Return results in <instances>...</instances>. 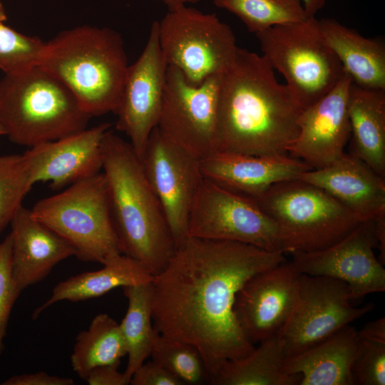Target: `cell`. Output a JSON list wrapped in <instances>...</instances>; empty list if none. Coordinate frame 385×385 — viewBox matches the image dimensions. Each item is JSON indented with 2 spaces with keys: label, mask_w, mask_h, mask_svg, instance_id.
<instances>
[{
  "label": "cell",
  "mask_w": 385,
  "mask_h": 385,
  "mask_svg": "<svg viewBox=\"0 0 385 385\" xmlns=\"http://www.w3.org/2000/svg\"><path fill=\"white\" fill-rule=\"evenodd\" d=\"M11 272L22 292L43 280L60 262L75 256L73 247L37 220L23 205L12 218Z\"/></svg>",
  "instance_id": "cell-21"
},
{
  "label": "cell",
  "mask_w": 385,
  "mask_h": 385,
  "mask_svg": "<svg viewBox=\"0 0 385 385\" xmlns=\"http://www.w3.org/2000/svg\"><path fill=\"white\" fill-rule=\"evenodd\" d=\"M7 19L4 7L0 1V21H5Z\"/></svg>",
  "instance_id": "cell-42"
},
{
  "label": "cell",
  "mask_w": 385,
  "mask_h": 385,
  "mask_svg": "<svg viewBox=\"0 0 385 385\" xmlns=\"http://www.w3.org/2000/svg\"><path fill=\"white\" fill-rule=\"evenodd\" d=\"M120 364H106L92 369L85 380L90 385H128L130 379L118 371Z\"/></svg>",
  "instance_id": "cell-36"
},
{
  "label": "cell",
  "mask_w": 385,
  "mask_h": 385,
  "mask_svg": "<svg viewBox=\"0 0 385 385\" xmlns=\"http://www.w3.org/2000/svg\"><path fill=\"white\" fill-rule=\"evenodd\" d=\"M92 116L60 80L38 64L0 80V125L11 142L29 148L87 128Z\"/></svg>",
  "instance_id": "cell-5"
},
{
  "label": "cell",
  "mask_w": 385,
  "mask_h": 385,
  "mask_svg": "<svg viewBox=\"0 0 385 385\" xmlns=\"http://www.w3.org/2000/svg\"><path fill=\"white\" fill-rule=\"evenodd\" d=\"M164 3L169 9H172L181 5H186L187 4H195L199 2L201 0H160Z\"/></svg>",
  "instance_id": "cell-41"
},
{
  "label": "cell",
  "mask_w": 385,
  "mask_h": 385,
  "mask_svg": "<svg viewBox=\"0 0 385 385\" xmlns=\"http://www.w3.org/2000/svg\"><path fill=\"white\" fill-rule=\"evenodd\" d=\"M253 199L277 225L285 254L326 248L361 222L327 192L299 179L277 183Z\"/></svg>",
  "instance_id": "cell-6"
},
{
  "label": "cell",
  "mask_w": 385,
  "mask_h": 385,
  "mask_svg": "<svg viewBox=\"0 0 385 385\" xmlns=\"http://www.w3.org/2000/svg\"><path fill=\"white\" fill-rule=\"evenodd\" d=\"M108 122L28 148L24 154L33 184L49 182L58 190L102 170V142L111 129Z\"/></svg>",
  "instance_id": "cell-18"
},
{
  "label": "cell",
  "mask_w": 385,
  "mask_h": 385,
  "mask_svg": "<svg viewBox=\"0 0 385 385\" xmlns=\"http://www.w3.org/2000/svg\"><path fill=\"white\" fill-rule=\"evenodd\" d=\"M188 237L238 242L284 252L277 225L255 199L205 178L191 208Z\"/></svg>",
  "instance_id": "cell-10"
},
{
  "label": "cell",
  "mask_w": 385,
  "mask_h": 385,
  "mask_svg": "<svg viewBox=\"0 0 385 385\" xmlns=\"http://www.w3.org/2000/svg\"><path fill=\"white\" fill-rule=\"evenodd\" d=\"M237 16L255 34L276 25L309 18L300 0H212Z\"/></svg>",
  "instance_id": "cell-29"
},
{
  "label": "cell",
  "mask_w": 385,
  "mask_h": 385,
  "mask_svg": "<svg viewBox=\"0 0 385 385\" xmlns=\"http://www.w3.org/2000/svg\"><path fill=\"white\" fill-rule=\"evenodd\" d=\"M299 274L286 260L253 275L238 292L235 316L253 345L277 335L287 323L296 303Z\"/></svg>",
  "instance_id": "cell-16"
},
{
  "label": "cell",
  "mask_w": 385,
  "mask_h": 385,
  "mask_svg": "<svg viewBox=\"0 0 385 385\" xmlns=\"http://www.w3.org/2000/svg\"><path fill=\"white\" fill-rule=\"evenodd\" d=\"M384 178L356 155L344 153L332 164L307 170L298 179L323 189L364 222L385 212Z\"/></svg>",
  "instance_id": "cell-20"
},
{
  "label": "cell",
  "mask_w": 385,
  "mask_h": 385,
  "mask_svg": "<svg viewBox=\"0 0 385 385\" xmlns=\"http://www.w3.org/2000/svg\"><path fill=\"white\" fill-rule=\"evenodd\" d=\"M128 299L126 313L120 323L126 348L128 363L124 371L130 379L150 356L154 337L151 310V282L123 287Z\"/></svg>",
  "instance_id": "cell-28"
},
{
  "label": "cell",
  "mask_w": 385,
  "mask_h": 385,
  "mask_svg": "<svg viewBox=\"0 0 385 385\" xmlns=\"http://www.w3.org/2000/svg\"><path fill=\"white\" fill-rule=\"evenodd\" d=\"M302 110L262 56L238 47L220 77L215 151L287 155Z\"/></svg>",
  "instance_id": "cell-2"
},
{
  "label": "cell",
  "mask_w": 385,
  "mask_h": 385,
  "mask_svg": "<svg viewBox=\"0 0 385 385\" xmlns=\"http://www.w3.org/2000/svg\"><path fill=\"white\" fill-rule=\"evenodd\" d=\"M374 232L379 252V260L385 263V212L380 214L374 220Z\"/></svg>",
  "instance_id": "cell-39"
},
{
  "label": "cell",
  "mask_w": 385,
  "mask_h": 385,
  "mask_svg": "<svg viewBox=\"0 0 385 385\" xmlns=\"http://www.w3.org/2000/svg\"><path fill=\"white\" fill-rule=\"evenodd\" d=\"M359 337L385 340V318L381 317L368 322L358 331Z\"/></svg>",
  "instance_id": "cell-38"
},
{
  "label": "cell",
  "mask_w": 385,
  "mask_h": 385,
  "mask_svg": "<svg viewBox=\"0 0 385 385\" xmlns=\"http://www.w3.org/2000/svg\"><path fill=\"white\" fill-rule=\"evenodd\" d=\"M132 385H183L178 378L158 363L144 362L132 375Z\"/></svg>",
  "instance_id": "cell-35"
},
{
  "label": "cell",
  "mask_w": 385,
  "mask_h": 385,
  "mask_svg": "<svg viewBox=\"0 0 385 385\" xmlns=\"http://www.w3.org/2000/svg\"><path fill=\"white\" fill-rule=\"evenodd\" d=\"M262 56L282 74L304 109L330 91L345 72L314 17L255 34Z\"/></svg>",
  "instance_id": "cell-8"
},
{
  "label": "cell",
  "mask_w": 385,
  "mask_h": 385,
  "mask_svg": "<svg viewBox=\"0 0 385 385\" xmlns=\"http://www.w3.org/2000/svg\"><path fill=\"white\" fill-rule=\"evenodd\" d=\"M351 372L354 385H384L385 340L359 336Z\"/></svg>",
  "instance_id": "cell-33"
},
{
  "label": "cell",
  "mask_w": 385,
  "mask_h": 385,
  "mask_svg": "<svg viewBox=\"0 0 385 385\" xmlns=\"http://www.w3.org/2000/svg\"><path fill=\"white\" fill-rule=\"evenodd\" d=\"M220 77L195 86L176 68H167L158 127L199 160L215 152Z\"/></svg>",
  "instance_id": "cell-13"
},
{
  "label": "cell",
  "mask_w": 385,
  "mask_h": 385,
  "mask_svg": "<svg viewBox=\"0 0 385 385\" xmlns=\"http://www.w3.org/2000/svg\"><path fill=\"white\" fill-rule=\"evenodd\" d=\"M322 34L351 83L366 89L385 90V43L366 38L332 19H319Z\"/></svg>",
  "instance_id": "cell-23"
},
{
  "label": "cell",
  "mask_w": 385,
  "mask_h": 385,
  "mask_svg": "<svg viewBox=\"0 0 385 385\" xmlns=\"http://www.w3.org/2000/svg\"><path fill=\"white\" fill-rule=\"evenodd\" d=\"M347 111L351 153L385 177V90L363 88L351 83Z\"/></svg>",
  "instance_id": "cell-24"
},
{
  "label": "cell",
  "mask_w": 385,
  "mask_h": 385,
  "mask_svg": "<svg viewBox=\"0 0 385 385\" xmlns=\"http://www.w3.org/2000/svg\"><path fill=\"white\" fill-rule=\"evenodd\" d=\"M284 255L246 243L188 237L151 281L154 329L194 346L210 382L226 361L255 347L235 316L238 292L253 275L286 261Z\"/></svg>",
  "instance_id": "cell-1"
},
{
  "label": "cell",
  "mask_w": 385,
  "mask_h": 385,
  "mask_svg": "<svg viewBox=\"0 0 385 385\" xmlns=\"http://www.w3.org/2000/svg\"><path fill=\"white\" fill-rule=\"evenodd\" d=\"M184 384H199L208 378L202 356L192 345L155 334L150 356Z\"/></svg>",
  "instance_id": "cell-30"
},
{
  "label": "cell",
  "mask_w": 385,
  "mask_h": 385,
  "mask_svg": "<svg viewBox=\"0 0 385 385\" xmlns=\"http://www.w3.org/2000/svg\"><path fill=\"white\" fill-rule=\"evenodd\" d=\"M200 165L205 179L252 198L277 183L298 179L312 169L287 154L253 155L220 151L201 159Z\"/></svg>",
  "instance_id": "cell-19"
},
{
  "label": "cell",
  "mask_w": 385,
  "mask_h": 385,
  "mask_svg": "<svg viewBox=\"0 0 385 385\" xmlns=\"http://www.w3.org/2000/svg\"><path fill=\"white\" fill-rule=\"evenodd\" d=\"M200 160L166 136L158 126L150 133L140 158L176 247L188 237L190 213L204 178Z\"/></svg>",
  "instance_id": "cell-12"
},
{
  "label": "cell",
  "mask_w": 385,
  "mask_h": 385,
  "mask_svg": "<svg viewBox=\"0 0 385 385\" xmlns=\"http://www.w3.org/2000/svg\"><path fill=\"white\" fill-rule=\"evenodd\" d=\"M37 64L60 80L92 117L115 113L128 67L121 35L83 25L44 41Z\"/></svg>",
  "instance_id": "cell-4"
},
{
  "label": "cell",
  "mask_w": 385,
  "mask_h": 385,
  "mask_svg": "<svg viewBox=\"0 0 385 385\" xmlns=\"http://www.w3.org/2000/svg\"><path fill=\"white\" fill-rule=\"evenodd\" d=\"M351 300L346 282L299 273L295 305L277 334L286 358L317 345L374 308L372 303L354 307Z\"/></svg>",
  "instance_id": "cell-11"
},
{
  "label": "cell",
  "mask_w": 385,
  "mask_h": 385,
  "mask_svg": "<svg viewBox=\"0 0 385 385\" xmlns=\"http://www.w3.org/2000/svg\"><path fill=\"white\" fill-rule=\"evenodd\" d=\"M359 342L350 324L284 363L289 374H300L299 385H354L351 369Z\"/></svg>",
  "instance_id": "cell-22"
},
{
  "label": "cell",
  "mask_w": 385,
  "mask_h": 385,
  "mask_svg": "<svg viewBox=\"0 0 385 385\" xmlns=\"http://www.w3.org/2000/svg\"><path fill=\"white\" fill-rule=\"evenodd\" d=\"M158 22L168 66L178 69L189 83L197 86L221 76L232 65L238 49L235 36L215 14L181 5L169 9Z\"/></svg>",
  "instance_id": "cell-9"
},
{
  "label": "cell",
  "mask_w": 385,
  "mask_h": 385,
  "mask_svg": "<svg viewBox=\"0 0 385 385\" xmlns=\"http://www.w3.org/2000/svg\"><path fill=\"white\" fill-rule=\"evenodd\" d=\"M257 344L246 356L226 361L210 383L213 385H299L300 374H289L284 371L286 355L277 334Z\"/></svg>",
  "instance_id": "cell-26"
},
{
  "label": "cell",
  "mask_w": 385,
  "mask_h": 385,
  "mask_svg": "<svg viewBox=\"0 0 385 385\" xmlns=\"http://www.w3.org/2000/svg\"><path fill=\"white\" fill-rule=\"evenodd\" d=\"M127 354L120 323L106 313L97 314L88 329L81 332L71 356L74 372L85 379L96 366L120 363Z\"/></svg>",
  "instance_id": "cell-27"
},
{
  "label": "cell",
  "mask_w": 385,
  "mask_h": 385,
  "mask_svg": "<svg viewBox=\"0 0 385 385\" xmlns=\"http://www.w3.org/2000/svg\"><path fill=\"white\" fill-rule=\"evenodd\" d=\"M2 385H73L74 381L70 378L50 375L44 371L34 374H24L13 376Z\"/></svg>",
  "instance_id": "cell-37"
},
{
  "label": "cell",
  "mask_w": 385,
  "mask_h": 385,
  "mask_svg": "<svg viewBox=\"0 0 385 385\" xmlns=\"http://www.w3.org/2000/svg\"><path fill=\"white\" fill-rule=\"evenodd\" d=\"M167 68L159 43L158 22L155 21L144 49L128 67L114 113L116 129L127 135L140 159L150 133L158 125Z\"/></svg>",
  "instance_id": "cell-14"
},
{
  "label": "cell",
  "mask_w": 385,
  "mask_h": 385,
  "mask_svg": "<svg viewBox=\"0 0 385 385\" xmlns=\"http://www.w3.org/2000/svg\"><path fill=\"white\" fill-rule=\"evenodd\" d=\"M351 78L345 73L325 96L304 108L299 119V133L288 149L312 169L324 168L344 153L351 129L347 99Z\"/></svg>",
  "instance_id": "cell-17"
},
{
  "label": "cell",
  "mask_w": 385,
  "mask_h": 385,
  "mask_svg": "<svg viewBox=\"0 0 385 385\" xmlns=\"http://www.w3.org/2000/svg\"><path fill=\"white\" fill-rule=\"evenodd\" d=\"M102 170L122 254L155 276L176 246L160 203L129 142L109 129L102 142Z\"/></svg>",
  "instance_id": "cell-3"
},
{
  "label": "cell",
  "mask_w": 385,
  "mask_h": 385,
  "mask_svg": "<svg viewBox=\"0 0 385 385\" xmlns=\"http://www.w3.org/2000/svg\"><path fill=\"white\" fill-rule=\"evenodd\" d=\"M33 185L24 154L0 153V234L22 206L23 199Z\"/></svg>",
  "instance_id": "cell-31"
},
{
  "label": "cell",
  "mask_w": 385,
  "mask_h": 385,
  "mask_svg": "<svg viewBox=\"0 0 385 385\" xmlns=\"http://www.w3.org/2000/svg\"><path fill=\"white\" fill-rule=\"evenodd\" d=\"M44 41L23 34L0 21V69L14 73L37 63Z\"/></svg>",
  "instance_id": "cell-32"
},
{
  "label": "cell",
  "mask_w": 385,
  "mask_h": 385,
  "mask_svg": "<svg viewBox=\"0 0 385 385\" xmlns=\"http://www.w3.org/2000/svg\"><path fill=\"white\" fill-rule=\"evenodd\" d=\"M103 265L98 270L83 272L58 282L50 297L34 310L33 319L58 302L96 298L115 288L150 282L153 278L139 262L123 254L109 258Z\"/></svg>",
  "instance_id": "cell-25"
},
{
  "label": "cell",
  "mask_w": 385,
  "mask_h": 385,
  "mask_svg": "<svg viewBox=\"0 0 385 385\" xmlns=\"http://www.w3.org/2000/svg\"><path fill=\"white\" fill-rule=\"evenodd\" d=\"M309 17H314L318 11L324 8L327 0H300Z\"/></svg>",
  "instance_id": "cell-40"
},
{
  "label": "cell",
  "mask_w": 385,
  "mask_h": 385,
  "mask_svg": "<svg viewBox=\"0 0 385 385\" xmlns=\"http://www.w3.org/2000/svg\"><path fill=\"white\" fill-rule=\"evenodd\" d=\"M21 292L12 277L11 236L9 233L0 243V355L4 349V339L11 311Z\"/></svg>",
  "instance_id": "cell-34"
},
{
  "label": "cell",
  "mask_w": 385,
  "mask_h": 385,
  "mask_svg": "<svg viewBox=\"0 0 385 385\" xmlns=\"http://www.w3.org/2000/svg\"><path fill=\"white\" fill-rule=\"evenodd\" d=\"M1 135H5V133H4V130L3 128L0 125V136H1Z\"/></svg>",
  "instance_id": "cell-43"
},
{
  "label": "cell",
  "mask_w": 385,
  "mask_h": 385,
  "mask_svg": "<svg viewBox=\"0 0 385 385\" xmlns=\"http://www.w3.org/2000/svg\"><path fill=\"white\" fill-rule=\"evenodd\" d=\"M33 216L75 250L81 261L104 264L122 254L103 172L38 200Z\"/></svg>",
  "instance_id": "cell-7"
},
{
  "label": "cell",
  "mask_w": 385,
  "mask_h": 385,
  "mask_svg": "<svg viewBox=\"0 0 385 385\" xmlns=\"http://www.w3.org/2000/svg\"><path fill=\"white\" fill-rule=\"evenodd\" d=\"M376 247L374 221L366 220L331 246L292 253V262L300 274L346 282L353 300L385 291V270L375 255Z\"/></svg>",
  "instance_id": "cell-15"
}]
</instances>
